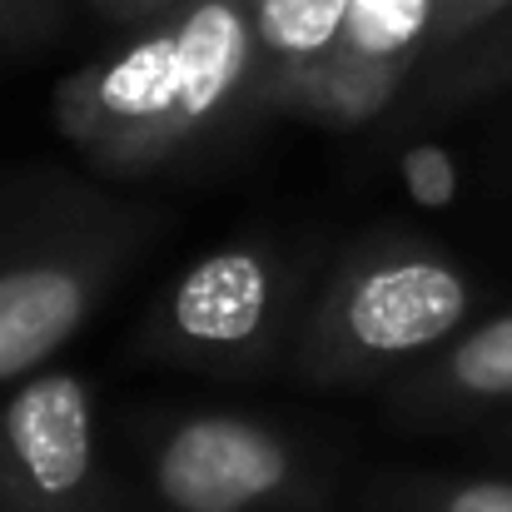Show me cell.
<instances>
[{"label":"cell","mask_w":512,"mask_h":512,"mask_svg":"<svg viewBox=\"0 0 512 512\" xmlns=\"http://www.w3.org/2000/svg\"><path fill=\"white\" fill-rule=\"evenodd\" d=\"M289 448L239 418H194L155 458L160 498L179 512H244L289 483Z\"/></svg>","instance_id":"1"},{"label":"cell","mask_w":512,"mask_h":512,"mask_svg":"<svg viewBox=\"0 0 512 512\" xmlns=\"http://www.w3.org/2000/svg\"><path fill=\"white\" fill-rule=\"evenodd\" d=\"M468 314V284L443 259H393L363 269L339 304L343 334L358 353L398 358L448 339Z\"/></svg>","instance_id":"2"},{"label":"cell","mask_w":512,"mask_h":512,"mask_svg":"<svg viewBox=\"0 0 512 512\" xmlns=\"http://www.w3.org/2000/svg\"><path fill=\"white\" fill-rule=\"evenodd\" d=\"M5 453L20 473V483L40 498H70L90 478L95 433H90V398L80 378L45 373L25 383L10 408L0 413Z\"/></svg>","instance_id":"3"},{"label":"cell","mask_w":512,"mask_h":512,"mask_svg":"<svg viewBox=\"0 0 512 512\" xmlns=\"http://www.w3.org/2000/svg\"><path fill=\"white\" fill-rule=\"evenodd\" d=\"M85 319V279L65 264H20L0 274V383L30 373Z\"/></svg>","instance_id":"4"},{"label":"cell","mask_w":512,"mask_h":512,"mask_svg":"<svg viewBox=\"0 0 512 512\" xmlns=\"http://www.w3.org/2000/svg\"><path fill=\"white\" fill-rule=\"evenodd\" d=\"M254 15L249 0H194L179 25V85H184V125L209 120L249 75V50H254Z\"/></svg>","instance_id":"5"},{"label":"cell","mask_w":512,"mask_h":512,"mask_svg":"<svg viewBox=\"0 0 512 512\" xmlns=\"http://www.w3.org/2000/svg\"><path fill=\"white\" fill-rule=\"evenodd\" d=\"M184 125L179 45L174 30H160L125 55H115L90 85V130H174Z\"/></svg>","instance_id":"6"},{"label":"cell","mask_w":512,"mask_h":512,"mask_svg":"<svg viewBox=\"0 0 512 512\" xmlns=\"http://www.w3.org/2000/svg\"><path fill=\"white\" fill-rule=\"evenodd\" d=\"M174 329L194 343H249L269 314V269L244 254H214L189 269L174 294Z\"/></svg>","instance_id":"7"},{"label":"cell","mask_w":512,"mask_h":512,"mask_svg":"<svg viewBox=\"0 0 512 512\" xmlns=\"http://www.w3.org/2000/svg\"><path fill=\"white\" fill-rule=\"evenodd\" d=\"M353 0H249L254 35L269 55L289 65H319L334 55Z\"/></svg>","instance_id":"8"},{"label":"cell","mask_w":512,"mask_h":512,"mask_svg":"<svg viewBox=\"0 0 512 512\" xmlns=\"http://www.w3.org/2000/svg\"><path fill=\"white\" fill-rule=\"evenodd\" d=\"M428 25H438V0H353L334 55L398 70V60L423 40Z\"/></svg>","instance_id":"9"},{"label":"cell","mask_w":512,"mask_h":512,"mask_svg":"<svg viewBox=\"0 0 512 512\" xmlns=\"http://www.w3.org/2000/svg\"><path fill=\"white\" fill-rule=\"evenodd\" d=\"M448 373L473 398H512V314L483 324L478 334L458 343Z\"/></svg>","instance_id":"10"},{"label":"cell","mask_w":512,"mask_h":512,"mask_svg":"<svg viewBox=\"0 0 512 512\" xmlns=\"http://www.w3.org/2000/svg\"><path fill=\"white\" fill-rule=\"evenodd\" d=\"M403 179H408L413 199L428 204V209H443V204H453V194H458L453 160H448L438 145H418V150L403 160Z\"/></svg>","instance_id":"11"},{"label":"cell","mask_w":512,"mask_h":512,"mask_svg":"<svg viewBox=\"0 0 512 512\" xmlns=\"http://www.w3.org/2000/svg\"><path fill=\"white\" fill-rule=\"evenodd\" d=\"M443 512H512V483H473V488H458Z\"/></svg>","instance_id":"12"},{"label":"cell","mask_w":512,"mask_h":512,"mask_svg":"<svg viewBox=\"0 0 512 512\" xmlns=\"http://www.w3.org/2000/svg\"><path fill=\"white\" fill-rule=\"evenodd\" d=\"M503 5L508 0H438V30H468V25L488 20Z\"/></svg>","instance_id":"13"},{"label":"cell","mask_w":512,"mask_h":512,"mask_svg":"<svg viewBox=\"0 0 512 512\" xmlns=\"http://www.w3.org/2000/svg\"><path fill=\"white\" fill-rule=\"evenodd\" d=\"M40 15H45V0H0V25H20Z\"/></svg>","instance_id":"14"},{"label":"cell","mask_w":512,"mask_h":512,"mask_svg":"<svg viewBox=\"0 0 512 512\" xmlns=\"http://www.w3.org/2000/svg\"><path fill=\"white\" fill-rule=\"evenodd\" d=\"M110 5H125V10H135V5H165V0H110Z\"/></svg>","instance_id":"15"}]
</instances>
